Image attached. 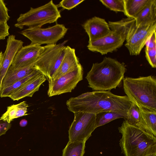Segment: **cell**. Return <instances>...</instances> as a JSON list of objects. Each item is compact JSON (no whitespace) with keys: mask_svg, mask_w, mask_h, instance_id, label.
Listing matches in <instances>:
<instances>
[{"mask_svg":"<svg viewBox=\"0 0 156 156\" xmlns=\"http://www.w3.org/2000/svg\"><path fill=\"white\" fill-rule=\"evenodd\" d=\"M27 121L25 119H22L19 123L20 125L22 127L26 126L27 124Z\"/></svg>","mask_w":156,"mask_h":156,"instance_id":"33","label":"cell"},{"mask_svg":"<svg viewBox=\"0 0 156 156\" xmlns=\"http://www.w3.org/2000/svg\"><path fill=\"white\" fill-rule=\"evenodd\" d=\"M67 30L63 25L56 24L44 28L28 27L21 31V34L30 40L31 44L50 45L56 44L63 38Z\"/></svg>","mask_w":156,"mask_h":156,"instance_id":"8","label":"cell"},{"mask_svg":"<svg viewBox=\"0 0 156 156\" xmlns=\"http://www.w3.org/2000/svg\"><path fill=\"white\" fill-rule=\"evenodd\" d=\"M2 22V21L1 20H0V22Z\"/></svg>","mask_w":156,"mask_h":156,"instance_id":"36","label":"cell"},{"mask_svg":"<svg viewBox=\"0 0 156 156\" xmlns=\"http://www.w3.org/2000/svg\"><path fill=\"white\" fill-rule=\"evenodd\" d=\"M11 124L0 119V136L5 134L11 127Z\"/></svg>","mask_w":156,"mask_h":156,"instance_id":"32","label":"cell"},{"mask_svg":"<svg viewBox=\"0 0 156 156\" xmlns=\"http://www.w3.org/2000/svg\"><path fill=\"white\" fill-rule=\"evenodd\" d=\"M83 70L80 64L73 71L55 80H48L47 94L49 97L71 92L83 80Z\"/></svg>","mask_w":156,"mask_h":156,"instance_id":"11","label":"cell"},{"mask_svg":"<svg viewBox=\"0 0 156 156\" xmlns=\"http://www.w3.org/2000/svg\"><path fill=\"white\" fill-rule=\"evenodd\" d=\"M16 111V105H13L8 106L6 112L2 115L0 119L10 123L15 119Z\"/></svg>","mask_w":156,"mask_h":156,"instance_id":"27","label":"cell"},{"mask_svg":"<svg viewBox=\"0 0 156 156\" xmlns=\"http://www.w3.org/2000/svg\"><path fill=\"white\" fill-rule=\"evenodd\" d=\"M61 17L56 5L51 0L41 6L31 7L28 12L20 14L14 26L20 29L25 27L41 28L45 24L56 22Z\"/></svg>","mask_w":156,"mask_h":156,"instance_id":"6","label":"cell"},{"mask_svg":"<svg viewBox=\"0 0 156 156\" xmlns=\"http://www.w3.org/2000/svg\"><path fill=\"white\" fill-rule=\"evenodd\" d=\"M80 64L75 49L69 46H65L62 61L51 80L57 79L73 71Z\"/></svg>","mask_w":156,"mask_h":156,"instance_id":"16","label":"cell"},{"mask_svg":"<svg viewBox=\"0 0 156 156\" xmlns=\"http://www.w3.org/2000/svg\"><path fill=\"white\" fill-rule=\"evenodd\" d=\"M138 107L140 113V120L135 126L156 136V112Z\"/></svg>","mask_w":156,"mask_h":156,"instance_id":"19","label":"cell"},{"mask_svg":"<svg viewBox=\"0 0 156 156\" xmlns=\"http://www.w3.org/2000/svg\"><path fill=\"white\" fill-rule=\"evenodd\" d=\"M44 49V46L31 43L22 46L15 55L11 67L13 69H18L34 63Z\"/></svg>","mask_w":156,"mask_h":156,"instance_id":"12","label":"cell"},{"mask_svg":"<svg viewBox=\"0 0 156 156\" xmlns=\"http://www.w3.org/2000/svg\"><path fill=\"white\" fill-rule=\"evenodd\" d=\"M74 118L68 131L69 141H86L96 128L95 114L78 112L74 113Z\"/></svg>","mask_w":156,"mask_h":156,"instance_id":"9","label":"cell"},{"mask_svg":"<svg viewBox=\"0 0 156 156\" xmlns=\"http://www.w3.org/2000/svg\"><path fill=\"white\" fill-rule=\"evenodd\" d=\"M135 23L134 19L129 18L117 21H109L111 33L101 39L89 41L88 49L102 55L115 51L122 45L130 28Z\"/></svg>","mask_w":156,"mask_h":156,"instance_id":"5","label":"cell"},{"mask_svg":"<svg viewBox=\"0 0 156 156\" xmlns=\"http://www.w3.org/2000/svg\"><path fill=\"white\" fill-rule=\"evenodd\" d=\"M23 42L21 40L16 39L15 36L11 35L7 40L5 50L0 66V94L3 79L18 51L23 46Z\"/></svg>","mask_w":156,"mask_h":156,"instance_id":"13","label":"cell"},{"mask_svg":"<svg viewBox=\"0 0 156 156\" xmlns=\"http://www.w3.org/2000/svg\"><path fill=\"white\" fill-rule=\"evenodd\" d=\"M16 105V111L15 119L26 115L28 105L26 101H23Z\"/></svg>","mask_w":156,"mask_h":156,"instance_id":"29","label":"cell"},{"mask_svg":"<svg viewBox=\"0 0 156 156\" xmlns=\"http://www.w3.org/2000/svg\"><path fill=\"white\" fill-rule=\"evenodd\" d=\"M95 125L96 128L103 126L115 119L123 118V115L112 111H107L99 112L95 114Z\"/></svg>","mask_w":156,"mask_h":156,"instance_id":"22","label":"cell"},{"mask_svg":"<svg viewBox=\"0 0 156 156\" xmlns=\"http://www.w3.org/2000/svg\"><path fill=\"white\" fill-rule=\"evenodd\" d=\"M83 0H62L58 4L57 7H61L64 9L70 10L83 2Z\"/></svg>","mask_w":156,"mask_h":156,"instance_id":"28","label":"cell"},{"mask_svg":"<svg viewBox=\"0 0 156 156\" xmlns=\"http://www.w3.org/2000/svg\"><path fill=\"white\" fill-rule=\"evenodd\" d=\"M145 57L151 67L156 68V47H145Z\"/></svg>","mask_w":156,"mask_h":156,"instance_id":"26","label":"cell"},{"mask_svg":"<svg viewBox=\"0 0 156 156\" xmlns=\"http://www.w3.org/2000/svg\"><path fill=\"white\" fill-rule=\"evenodd\" d=\"M132 102L126 96L115 95L110 91H94L83 93L69 98L66 102L69 110L76 113L83 112L96 114L112 111L125 116Z\"/></svg>","mask_w":156,"mask_h":156,"instance_id":"1","label":"cell"},{"mask_svg":"<svg viewBox=\"0 0 156 156\" xmlns=\"http://www.w3.org/2000/svg\"><path fill=\"white\" fill-rule=\"evenodd\" d=\"M100 2L111 10L116 12H124L123 0H100Z\"/></svg>","mask_w":156,"mask_h":156,"instance_id":"25","label":"cell"},{"mask_svg":"<svg viewBox=\"0 0 156 156\" xmlns=\"http://www.w3.org/2000/svg\"><path fill=\"white\" fill-rule=\"evenodd\" d=\"M34 64L16 69H13L10 66L2 81L1 92L5 88L27 76L36 69Z\"/></svg>","mask_w":156,"mask_h":156,"instance_id":"17","label":"cell"},{"mask_svg":"<svg viewBox=\"0 0 156 156\" xmlns=\"http://www.w3.org/2000/svg\"><path fill=\"white\" fill-rule=\"evenodd\" d=\"M67 40L56 44L46 45L43 51L34 63V68L44 75L48 80L52 78L63 58L61 55Z\"/></svg>","mask_w":156,"mask_h":156,"instance_id":"7","label":"cell"},{"mask_svg":"<svg viewBox=\"0 0 156 156\" xmlns=\"http://www.w3.org/2000/svg\"><path fill=\"white\" fill-rule=\"evenodd\" d=\"M124 14L127 17L135 19L150 0H123Z\"/></svg>","mask_w":156,"mask_h":156,"instance_id":"20","label":"cell"},{"mask_svg":"<svg viewBox=\"0 0 156 156\" xmlns=\"http://www.w3.org/2000/svg\"><path fill=\"white\" fill-rule=\"evenodd\" d=\"M143 156H156V152L149 153L146 154Z\"/></svg>","mask_w":156,"mask_h":156,"instance_id":"34","label":"cell"},{"mask_svg":"<svg viewBox=\"0 0 156 156\" xmlns=\"http://www.w3.org/2000/svg\"><path fill=\"white\" fill-rule=\"evenodd\" d=\"M86 142L85 141H69L63 150L62 156H83Z\"/></svg>","mask_w":156,"mask_h":156,"instance_id":"21","label":"cell"},{"mask_svg":"<svg viewBox=\"0 0 156 156\" xmlns=\"http://www.w3.org/2000/svg\"><path fill=\"white\" fill-rule=\"evenodd\" d=\"M46 80L44 75L40 73L16 89L9 97L13 101H18L26 97H32Z\"/></svg>","mask_w":156,"mask_h":156,"instance_id":"15","label":"cell"},{"mask_svg":"<svg viewBox=\"0 0 156 156\" xmlns=\"http://www.w3.org/2000/svg\"><path fill=\"white\" fill-rule=\"evenodd\" d=\"M9 28L7 22H0V40L5 39L9 35Z\"/></svg>","mask_w":156,"mask_h":156,"instance_id":"31","label":"cell"},{"mask_svg":"<svg viewBox=\"0 0 156 156\" xmlns=\"http://www.w3.org/2000/svg\"><path fill=\"white\" fill-rule=\"evenodd\" d=\"M122 136L119 140L121 153L125 156H143L156 152V137L124 120L118 128Z\"/></svg>","mask_w":156,"mask_h":156,"instance_id":"3","label":"cell"},{"mask_svg":"<svg viewBox=\"0 0 156 156\" xmlns=\"http://www.w3.org/2000/svg\"><path fill=\"white\" fill-rule=\"evenodd\" d=\"M125 93L137 106L156 112V78L151 75L122 80Z\"/></svg>","mask_w":156,"mask_h":156,"instance_id":"4","label":"cell"},{"mask_svg":"<svg viewBox=\"0 0 156 156\" xmlns=\"http://www.w3.org/2000/svg\"><path fill=\"white\" fill-rule=\"evenodd\" d=\"M135 20V24L137 26L156 23V0H150Z\"/></svg>","mask_w":156,"mask_h":156,"instance_id":"18","label":"cell"},{"mask_svg":"<svg viewBox=\"0 0 156 156\" xmlns=\"http://www.w3.org/2000/svg\"><path fill=\"white\" fill-rule=\"evenodd\" d=\"M40 73L41 72L35 69L29 75L17 81L12 85L5 88L1 92L0 94V97H9L16 89Z\"/></svg>","mask_w":156,"mask_h":156,"instance_id":"23","label":"cell"},{"mask_svg":"<svg viewBox=\"0 0 156 156\" xmlns=\"http://www.w3.org/2000/svg\"><path fill=\"white\" fill-rule=\"evenodd\" d=\"M156 30V23L136 26L135 23L128 32L125 45L131 55H139L151 34Z\"/></svg>","mask_w":156,"mask_h":156,"instance_id":"10","label":"cell"},{"mask_svg":"<svg viewBox=\"0 0 156 156\" xmlns=\"http://www.w3.org/2000/svg\"><path fill=\"white\" fill-rule=\"evenodd\" d=\"M3 57V53L2 51H0V66L1 65Z\"/></svg>","mask_w":156,"mask_h":156,"instance_id":"35","label":"cell"},{"mask_svg":"<svg viewBox=\"0 0 156 156\" xmlns=\"http://www.w3.org/2000/svg\"><path fill=\"white\" fill-rule=\"evenodd\" d=\"M10 18L8 8L4 1L0 0V20L2 22H7Z\"/></svg>","mask_w":156,"mask_h":156,"instance_id":"30","label":"cell"},{"mask_svg":"<svg viewBox=\"0 0 156 156\" xmlns=\"http://www.w3.org/2000/svg\"><path fill=\"white\" fill-rule=\"evenodd\" d=\"M140 113L138 107L132 103L127 113L126 120L130 124L136 125L140 120Z\"/></svg>","mask_w":156,"mask_h":156,"instance_id":"24","label":"cell"},{"mask_svg":"<svg viewBox=\"0 0 156 156\" xmlns=\"http://www.w3.org/2000/svg\"><path fill=\"white\" fill-rule=\"evenodd\" d=\"M82 27L88 36L89 41L101 39L112 33L108 23L104 19L96 16L87 20Z\"/></svg>","mask_w":156,"mask_h":156,"instance_id":"14","label":"cell"},{"mask_svg":"<svg viewBox=\"0 0 156 156\" xmlns=\"http://www.w3.org/2000/svg\"><path fill=\"white\" fill-rule=\"evenodd\" d=\"M126 69L124 63L105 57L100 63L93 64L86 78L88 87L95 91H110L120 84Z\"/></svg>","mask_w":156,"mask_h":156,"instance_id":"2","label":"cell"}]
</instances>
